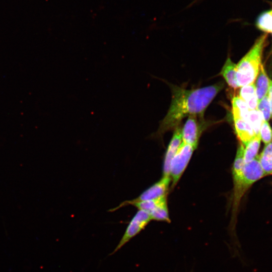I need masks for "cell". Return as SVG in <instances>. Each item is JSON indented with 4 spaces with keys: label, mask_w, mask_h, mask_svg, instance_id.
<instances>
[{
    "label": "cell",
    "mask_w": 272,
    "mask_h": 272,
    "mask_svg": "<svg viewBox=\"0 0 272 272\" xmlns=\"http://www.w3.org/2000/svg\"><path fill=\"white\" fill-rule=\"evenodd\" d=\"M263 120L260 112L256 108L249 110L246 121L251 125L256 135L259 134L260 127Z\"/></svg>",
    "instance_id": "d6986e66"
},
{
    "label": "cell",
    "mask_w": 272,
    "mask_h": 272,
    "mask_svg": "<svg viewBox=\"0 0 272 272\" xmlns=\"http://www.w3.org/2000/svg\"><path fill=\"white\" fill-rule=\"evenodd\" d=\"M258 156L264 176L272 174V142L265 145Z\"/></svg>",
    "instance_id": "5bb4252c"
},
{
    "label": "cell",
    "mask_w": 272,
    "mask_h": 272,
    "mask_svg": "<svg viewBox=\"0 0 272 272\" xmlns=\"http://www.w3.org/2000/svg\"><path fill=\"white\" fill-rule=\"evenodd\" d=\"M151 219L158 221L170 222V219L167 204V199L149 213Z\"/></svg>",
    "instance_id": "e0dca14e"
},
{
    "label": "cell",
    "mask_w": 272,
    "mask_h": 272,
    "mask_svg": "<svg viewBox=\"0 0 272 272\" xmlns=\"http://www.w3.org/2000/svg\"><path fill=\"white\" fill-rule=\"evenodd\" d=\"M236 65L230 57H228L220 73L229 86L233 89L239 87L236 77Z\"/></svg>",
    "instance_id": "7c38bea8"
},
{
    "label": "cell",
    "mask_w": 272,
    "mask_h": 272,
    "mask_svg": "<svg viewBox=\"0 0 272 272\" xmlns=\"http://www.w3.org/2000/svg\"><path fill=\"white\" fill-rule=\"evenodd\" d=\"M258 155L251 161L245 164L242 175L234 183L233 210L237 209L243 195L247 189L256 181L264 176Z\"/></svg>",
    "instance_id": "3957f363"
},
{
    "label": "cell",
    "mask_w": 272,
    "mask_h": 272,
    "mask_svg": "<svg viewBox=\"0 0 272 272\" xmlns=\"http://www.w3.org/2000/svg\"><path fill=\"white\" fill-rule=\"evenodd\" d=\"M259 135L261 140L265 145L272 142V129L268 121L262 120L260 127Z\"/></svg>",
    "instance_id": "44dd1931"
},
{
    "label": "cell",
    "mask_w": 272,
    "mask_h": 272,
    "mask_svg": "<svg viewBox=\"0 0 272 272\" xmlns=\"http://www.w3.org/2000/svg\"><path fill=\"white\" fill-rule=\"evenodd\" d=\"M237 137L244 146L256 135L249 123L241 118H233Z\"/></svg>",
    "instance_id": "9c48e42d"
},
{
    "label": "cell",
    "mask_w": 272,
    "mask_h": 272,
    "mask_svg": "<svg viewBox=\"0 0 272 272\" xmlns=\"http://www.w3.org/2000/svg\"><path fill=\"white\" fill-rule=\"evenodd\" d=\"M171 181L170 176H163L159 181L143 192L138 197L132 200L135 201H144L166 196Z\"/></svg>",
    "instance_id": "52a82bcc"
},
{
    "label": "cell",
    "mask_w": 272,
    "mask_h": 272,
    "mask_svg": "<svg viewBox=\"0 0 272 272\" xmlns=\"http://www.w3.org/2000/svg\"><path fill=\"white\" fill-rule=\"evenodd\" d=\"M224 86L222 82L193 89L171 85V102L166 115L160 123L158 134L160 135L175 129L186 116L203 118L206 109Z\"/></svg>",
    "instance_id": "6da1fadb"
},
{
    "label": "cell",
    "mask_w": 272,
    "mask_h": 272,
    "mask_svg": "<svg viewBox=\"0 0 272 272\" xmlns=\"http://www.w3.org/2000/svg\"><path fill=\"white\" fill-rule=\"evenodd\" d=\"M239 96L250 110L257 108L258 101L254 83L241 87Z\"/></svg>",
    "instance_id": "8fae6325"
},
{
    "label": "cell",
    "mask_w": 272,
    "mask_h": 272,
    "mask_svg": "<svg viewBox=\"0 0 272 272\" xmlns=\"http://www.w3.org/2000/svg\"><path fill=\"white\" fill-rule=\"evenodd\" d=\"M260 142L259 134H256L244 146V157L245 164L251 161L258 156Z\"/></svg>",
    "instance_id": "9a60e30c"
},
{
    "label": "cell",
    "mask_w": 272,
    "mask_h": 272,
    "mask_svg": "<svg viewBox=\"0 0 272 272\" xmlns=\"http://www.w3.org/2000/svg\"><path fill=\"white\" fill-rule=\"evenodd\" d=\"M195 149L183 142L179 146L172 160L170 165V177L173 188L179 181L192 156Z\"/></svg>",
    "instance_id": "277c9868"
},
{
    "label": "cell",
    "mask_w": 272,
    "mask_h": 272,
    "mask_svg": "<svg viewBox=\"0 0 272 272\" xmlns=\"http://www.w3.org/2000/svg\"><path fill=\"white\" fill-rule=\"evenodd\" d=\"M270 80L268 78L263 65L261 64L255 84L258 101L266 96L269 90Z\"/></svg>",
    "instance_id": "30bf717a"
},
{
    "label": "cell",
    "mask_w": 272,
    "mask_h": 272,
    "mask_svg": "<svg viewBox=\"0 0 272 272\" xmlns=\"http://www.w3.org/2000/svg\"><path fill=\"white\" fill-rule=\"evenodd\" d=\"M244 154V146L242 144L240 143L238 147L233 166L232 174L233 182L239 180L242 175L243 170L245 164Z\"/></svg>",
    "instance_id": "4fadbf2b"
},
{
    "label": "cell",
    "mask_w": 272,
    "mask_h": 272,
    "mask_svg": "<svg viewBox=\"0 0 272 272\" xmlns=\"http://www.w3.org/2000/svg\"><path fill=\"white\" fill-rule=\"evenodd\" d=\"M267 35L264 34L255 42L250 50L236 65V77L238 87L254 83L261 64L262 51Z\"/></svg>",
    "instance_id": "7a4b0ae2"
},
{
    "label": "cell",
    "mask_w": 272,
    "mask_h": 272,
    "mask_svg": "<svg viewBox=\"0 0 272 272\" xmlns=\"http://www.w3.org/2000/svg\"><path fill=\"white\" fill-rule=\"evenodd\" d=\"M182 128L174 129L172 138L168 147L163 165V176H170V165L172 159L182 143Z\"/></svg>",
    "instance_id": "ba28073f"
},
{
    "label": "cell",
    "mask_w": 272,
    "mask_h": 272,
    "mask_svg": "<svg viewBox=\"0 0 272 272\" xmlns=\"http://www.w3.org/2000/svg\"><path fill=\"white\" fill-rule=\"evenodd\" d=\"M151 220L152 219L149 213L143 210H138L130 220L123 236L111 254L116 252L131 238L141 232Z\"/></svg>",
    "instance_id": "5b68a950"
},
{
    "label": "cell",
    "mask_w": 272,
    "mask_h": 272,
    "mask_svg": "<svg viewBox=\"0 0 272 272\" xmlns=\"http://www.w3.org/2000/svg\"><path fill=\"white\" fill-rule=\"evenodd\" d=\"M197 116L190 115L182 128V142L197 148L201 132V122L198 121Z\"/></svg>",
    "instance_id": "8992f818"
},
{
    "label": "cell",
    "mask_w": 272,
    "mask_h": 272,
    "mask_svg": "<svg viewBox=\"0 0 272 272\" xmlns=\"http://www.w3.org/2000/svg\"></svg>",
    "instance_id": "cb8c5ba5"
},
{
    "label": "cell",
    "mask_w": 272,
    "mask_h": 272,
    "mask_svg": "<svg viewBox=\"0 0 272 272\" xmlns=\"http://www.w3.org/2000/svg\"><path fill=\"white\" fill-rule=\"evenodd\" d=\"M200 1V0H194V1L191 4H194V3H195L197 2H198V1Z\"/></svg>",
    "instance_id": "603a6c76"
},
{
    "label": "cell",
    "mask_w": 272,
    "mask_h": 272,
    "mask_svg": "<svg viewBox=\"0 0 272 272\" xmlns=\"http://www.w3.org/2000/svg\"><path fill=\"white\" fill-rule=\"evenodd\" d=\"M232 109L233 118H241L246 121L250 109L239 96H234L232 98Z\"/></svg>",
    "instance_id": "2e32d148"
},
{
    "label": "cell",
    "mask_w": 272,
    "mask_h": 272,
    "mask_svg": "<svg viewBox=\"0 0 272 272\" xmlns=\"http://www.w3.org/2000/svg\"><path fill=\"white\" fill-rule=\"evenodd\" d=\"M268 96L270 104L271 117L272 118V80L270 81V86L268 90Z\"/></svg>",
    "instance_id": "7402d4cb"
},
{
    "label": "cell",
    "mask_w": 272,
    "mask_h": 272,
    "mask_svg": "<svg viewBox=\"0 0 272 272\" xmlns=\"http://www.w3.org/2000/svg\"><path fill=\"white\" fill-rule=\"evenodd\" d=\"M257 109L260 112L263 119L268 121L271 117L270 104L268 94L258 101Z\"/></svg>",
    "instance_id": "ffe728a7"
},
{
    "label": "cell",
    "mask_w": 272,
    "mask_h": 272,
    "mask_svg": "<svg viewBox=\"0 0 272 272\" xmlns=\"http://www.w3.org/2000/svg\"><path fill=\"white\" fill-rule=\"evenodd\" d=\"M256 25L260 30L272 33V10L264 12L258 17Z\"/></svg>",
    "instance_id": "ac0fdd59"
}]
</instances>
